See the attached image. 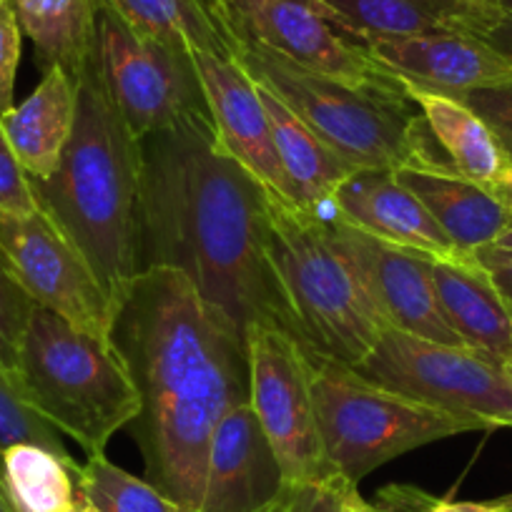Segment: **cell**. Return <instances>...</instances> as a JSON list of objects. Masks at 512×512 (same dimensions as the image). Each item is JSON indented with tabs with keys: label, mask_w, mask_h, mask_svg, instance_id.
<instances>
[{
	"label": "cell",
	"mask_w": 512,
	"mask_h": 512,
	"mask_svg": "<svg viewBox=\"0 0 512 512\" xmlns=\"http://www.w3.org/2000/svg\"><path fill=\"white\" fill-rule=\"evenodd\" d=\"M490 189H492V194H495L497 199H500L502 204L512 211V164L507 166L505 174H502L500 179L490 186Z\"/></svg>",
	"instance_id": "cell-38"
},
{
	"label": "cell",
	"mask_w": 512,
	"mask_h": 512,
	"mask_svg": "<svg viewBox=\"0 0 512 512\" xmlns=\"http://www.w3.org/2000/svg\"><path fill=\"white\" fill-rule=\"evenodd\" d=\"M96 63L139 141L189 113L209 111L194 53L141 36L103 0H96Z\"/></svg>",
	"instance_id": "cell-9"
},
{
	"label": "cell",
	"mask_w": 512,
	"mask_h": 512,
	"mask_svg": "<svg viewBox=\"0 0 512 512\" xmlns=\"http://www.w3.org/2000/svg\"><path fill=\"white\" fill-rule=\"evenodd\" d=\"M269 256L309 357L352 369L364 362L390 327L334 241L327 216L269 194Z\"/></svg>",
	"instance_id": "cell-6"
},
{
	"label": "cell",
	"mask_w": 512,
	"mask_h": 512,
	"mask_svg": "<svg viewBox=\"0 0 512 512\" xmlns=\"http://www.w3.org/2000/svg\"><path fill=\"white\" fill-rule=\"evenodd\" d=\"M234 58L354 169L450 164L437 156L440 146L422 113L412 111L410 98L304 71L241 38Z\"/></svg>",
	"instance_id": "cell-4"
},
{
	"label": "cell",
	"mask_w": 512,
	"mask_h": 512,
	"mask_svg": "<svg viewBox=\"0 0 512 512\" xmlns=\"http://www.w3.org/2000/svg\"><path fill=\"white\" fill-rule=\"evenodd\" d=\"M194 63L221 146L269 194L294 206L287 174L274 146L272 123L254 78L236 58L194 53Z\"/></svg>",
	"instance_id": "cell-14"
},
{
	"label": "cell",
	"mask_w": 512,
	"mask_h": 512,
	"mask_svg": "<svg viewBox=\"0 0 512 512\" xmlns=\"http://www.w3.org/2000/svg\"><path fill=\"white\" fill-rule=\"evenodd\" d=\"M78 106L61 166L31 179L38 209L68 236L96 274L113 312L141 274V141L118 113L96 63L76 78Z\"/></svg>",
	"instance_id": "cell-3"
},
{
	"label": "cell",
	"mask_w": 512,
	"mask_h": 512,
	"mask_svg": "<svg viewBox=\"0 0 512 512\" xmlns=\"http://www.w3.org/2000/svg\"><path fill=\"white\" fill-rule=\"evenodd\" d=\"M312 390L329 465L354 487L405 452L445 437L482 432L475 422L377 387L329 357H312Z\"/></svg>",
	"instance_id": "cell-7"
},
{
	"label": "cell",
	"mask_w": 512,
	"mask_h": 512,
	"mask_svg": "<svg viewBox=\"0 0 512 512\" xmlns=\"http://www.w3.org/2000/svg\"><path fill=\"white\" fill-rule=\"evenodd\" d=\"M492 505L497 507V512H512V492L500 497H492Z\"/></svg>",
	"instance_id": "cell-42"
},
{
	"label": "cell",
	"mask_w": 512,
	"mask_h": 512,
	"mask_svg": "<svg viewBox=\"0 0 512 512\" xmlns=\"http://www.w3.org/2000/svg\"><path fill=\"white\" fill-rule=\"evenodd\" d=\"M259 93H262L264 108H267L269 123H272L274 146H277L279 161L287 174L294 206L322 214L339 184H344L357 169L344 161L337 151L329 149L274 93L262 86H259Z\"/></svg>",
	"instance_id": "cell-22"
},
{
	"label": "cell",
	"mask_w": 512,
	"mask_h": 512,
	"mask_svg": "<svg viewBox=\"0 0 512 512\" xmlns=\"http://www.w3.org/2000/svg\"><path fill=\"white\" fill-rule=\"evenodd\" d=\"M374 505L384 512H497L492 500H442L410 485L384 487Z\"/></svg>",
	"instance_id": "cell-30"
},
{
	"label": "cell",
	"mask_w": 512,
	"mask_h": 512,
	"mask_svg": "<svg viewBox=\"0 0 512 512\" xmlns=\"http://www.w3.org/2000/svg\"><path fill=\"white\" fill-rule=\"evenodd\" d=\"M297 492H299V487H289V490L284 492L277 502H272V505L264 507V510H259V512H297Z\"/></svg>",
	"instance_id": "cell-39"
},
{
	"label": "cell",
	"mask_w": 512,
	"mask_h": 512,
	"mask_svg": "<svg viewBox=\"0 0 512 512\" xmlns=\"http://www.w3.org/2000/svg\"><path fill=\"white\" fill-rule=\"evenodd\" d=\"M364 46L374 61L397 78L445 96L460 98L475 88L512 81L510 63L470 33L372 38Z\"/></svg>",
	"instance_id": "cell-16"
},
{
	"label": "cell",
	"mask_w": 512,
	"mask_h": 512,
	"mask_svg": "<svg viewBox=\"0 0 512 512\" xmlns=\"http://www.w3.org/2000/svg\"><path fill=\"white\" fill-rule=\"evenodd\" d=\"M11 6L43 71L58 66L78 78L96 48V0H11Z\"/></svg>",
	"instance_id": "cell-25"
},
{
	"label": "cell",
	"mask_w": 512,
	"mask_h": 512,
	"mask_svg": "<svg viewBox=\"0 0 512 512\" xmlns=\"http://www.w3.org/2000/svg\"><path fill=\"white\" fill-rule=\"evenodd\" d=\"M236 36L284 61L357 88L405 96L402 81L369 56L322 0H224ZM407 98V96H405Z\"/></svg>",
	"instance_id": "cell-11"
},
{
	"label": "cell",
	"mask_w": 512,
	"mask_h": 512,
	"mask_svg": "<svg viewBox=\"0 0 512 512\" xmlns=\"http://www.w3.org/2000/svg\"><path fill=\"white\" fill-rule=\"evenodd\" d=\"M367 382L485 430L512 427V379L505 364L465 344H440L384 329L354 367Z\"/></svg>",
	"instance_id": "cell-8"
},
{
	"label": "cell",
	"mask_w": 512,
	"mask_h": 512,
	"mask_svg": "<svg viewBox=\"0 0 512 512\" xmlns=\"http://www.w3.org/2000/svg\"><path fill=\"white\" fill-rule=\"evenodd\" d=\"M492 3H495V8L502 13V16L512 18V0H492Z\"/></svg>",
	"instance_id": "cell-44"
},
{
	"label": "cell",
	"mask_w": 512,
	"mask_h": 512,
	"mask_svg": "<svg viewBox=\"0 0 512 512\" xmlns=\"http://www.w3.org/2000/svg\"><path fill=\"white\" fill-rule=\"evenodd\" d=\"M460 101H465L492 128L512 164V81L467 91Z\"/></svg>",
	"instance_id": "cell-31"
},
{
	"label": "cell",
	"mask_w": 512,
	"mask_h": 512,
	"mask_svg": "<svg viewBox=\"0 0 512 512\" xmlns=\"http://www.w3.org/2000/svg\"><path fill=\"white\" fill-rule=\"evenodd\" d=\"M0 254L38 307L73 327L111 337L113 307L81 251L46 211L18 216L0 211Z\"/></svg>",
	"instance_id": "cell-12"
},
{
	"label": "cell",
	"mask_w": 512,
	"mask_h": 512,
	"mask_svg": "<svg viewBox=\"0 0 512 512\" xmlns=\"http://www.w3.org/2000/svg\"><path fill=\"white\" fill-rule=\"evenodd\" d=\"M327 216L329 231L339 249L357 269L379 317L390 329L440 344H462L445 322L435 284L430 277V254L382 241L339 216Z\"/></svg>",
	"instance_id": "cell-13"
},
{
	"label": "cell",
	"mask_w": 512,
	"mask_h": 512,
	"mask_svg": "<svg viewBox=\"0 0 512 512\" xmlns=\"http://www.w3.org/2000/svg\"><path fill=\"white\" fill-rule=\"evenodd\" d=\"M73 477L76 490L98 512H196L171 500L151 482L108 462L106 455H88Z\"/></svg>",
	"instance_id": "cell-27"
},
{
	"label": "cell",
	"mask_w": 512,
	"mask_h": 512,
	"mask_svg": "<svg viewBox=\"0 0 512 512\" xmlns=\"http://www.w3.org/2000/svg\"><path fill=\"white\" fill-rule=\"evenodd\" d=\"M395 176L425 204L450 244L462 254L495 244L510 221V209L490 186L467 179L452 164L405 166Z\"/></svg>",
	"instance_id": "cell-19"
},
{
	"label": "cell",
	"mask_w": 512,
	"mask_h": 512,
	"mask_svg": "<svg viewBox=\"0 0 512 512\" xmlns=\"http://www.w3.org/2000/svg\"><path fill=\"white\" fill-rule=\"evenodd\" d=\"M16 382L86 455H103L108 440L141 412L134 379L113 339L73 327L46 307H36L26 329Z\"/></svg>",
	"instance_id": "cell-5"
},
{
	"label": "cell",
	"mask_w": 512,
	"mask_h": 512,
	"mask_svg": "<svg viewBox=\"0 0 512 512\" xmlns=\"http://www.w3.org/2000/svg\"><path fill=\"white\" fill-rule=\"evenodd\" d=\"M0 512H21L16 507V502H13L11 492H8L6 487V480H3V475H0Z\"/></svg>",
	"instance_id": "cell-40"
},
{
	"label": "cell",
	"mask_w": 512,
	"mask_h": 512,
	"mask_svg": "<svg viewBox=\"0 0 512 512\" xmlns=\"http://www.w3.org/2000/svg\"><path fill=\"white\" fill-rule=\"evenodd\" d=\"M480 38L487 46L495 48V51L512 66V18L502 16L500 13V16L480 33Z\"/></svg>",
	"instance_id": "cell-36"
},
{
	"label": "cell",
	"mask_w": 512,
	"mask_h": 512,
	"mask_svg": "<svg viewBox=\"0 0 512 512\" xmlns=\"http://www.w3.org/2000/svg\"><path fill=\"white\" fill-rule=\"evenodd\" d=\"M324 211L395 246L432 256L462 254L395 169H357L339 184Z\"/></svg>",
	"instance_id": "cell-17"
},
{
	"label": "cell",
	"mask_w": 512,
	"mask_h": 512,
	"mask_svg": "<svg viewBox=\"0 0 512 512\" xmlns=\"http://www.w3.org/2000/svg\"><path fill=\"white\" fill-rule=\"evenodd\" d=\"M0 211L18 216H28L38 211L31 176L26 174L16 151L8 144L3 128H0Z\"/></svg>",
	"instance_id": "cell-32"
},
{
	"label": "cell",
	"mask_w": 512,
	"mask_h": 512,
	"mask_svg": "<svg viewBox=\"0 0 512 512\" xmlns=\"http://www.w3.org/2000/svg\"><path fill=\"white\" fill-rule=\"evenodd\" d=\"M430 277L445 322L460 342L505 364L512 357V314L475 256L430 254Z\"/></svg>",
	"instance_id": "cell-18"
},
{
	"label": "cell",
	"mask_w": 512,
	"mask_h": 512,
	"mask_svg": "<svg viewBox=\"0 0 512 512\" xmlns=\"http://www.w3.org/2000/svg\"><path fill=\"white\" fill-rule=\"evenodd\" d=\"M141 272L186 274L241 342L254 327L302 332L269 256V191L221 146L209 111L141 139Z\"/></svg>",
	"instance_id": "cell-1"
},
{
	"label": "cell",
	"mask_w": 512,
	"mask_h": 512,
	"mask_svg": "<svg viewBox=\"0 0 512 512\" xmlns=\"http://www.w3.org/2000/svg\"><path fill=\"white\" fill-rule=\"evenodd\" d=\"M71 512H98V510H96V507L91 505V502L86 500V497L81 495V492H78V497H76V505L71 507Z\"/></svg>",
	"instance_id": "cell-43"
},
{
	"label": "cell",
	"mask_w": 512,
	"mask_h": 512,
	"mask_svg": "<svg viewBox=\"0 0 512 512\" xmlns=\"http://www.w3.org/2000/svg\"><path fill=\"white\" fill-rule=\"evenodd\" d=\"M246 357L249 402L287 485L304 487L339 477L324 452L307 349L292 334L259 324L246 337Z\"/></svg>",
	"instance_id": "cell-10"
},
{
	"label": "cell",
	"mask_w": 512,
	"mask_h": 512,
	"mask_svg": "<svg viewBox=\"0 0 512 512\" xmlns=\"http://www.w3.org/2000/svg\"><path fill=\"white\" fill-rule=\"evenodd\" d=\"M0 3H3V0H0Z\"/></svg>",
	"instance_id": "cell-46"
},
{
	"label": "cell",
	"mask_w": 512,
	"mask_h": 512,
	"mask_svg": "<svg viewBox=\"0 0 512 512\" xmlns=\"http://www.w3.org/2000/svg\"><path fill=\"white\" fill-rule=\"evenodd\" d=\"M505 372H507V377L512 379V357L505 362Z\"/></svg>",
	"instance_id": "cell-45"
},
{
	"label": "cell",
	"mask_w": 512,
	"mask_h": 512,
	"mask_svg": "<svg viewBox=\"0 0 512 512\" xmlns=\"http://www.w3.org/2000/svg\"><path fill=\"white\" fill-rule=\"evenodd\" d=\"M287 490L282 465L251 402L231 405L211 435L201 512H259Z\"/></svg>",
	"instance_id": "cell-15"
},
{
	"label": "cell",
	"mask_w": 512,
	"mask_h": 512,
	"mask_svg": "<svg viewBox=\"0 0 512 512\" xmlns=\"http://www.w3.org/2000/svg\"><path fill=\"white\" fill-rule=\"evenodd\" d=\"M111 339L141 400L128 430L144 457V480L201 512L211 435L231 405L249 400L246 344L189 277L169 267L136 277L113 314Z\"/></svg>",
	"instance_id": "cell-2"
},
{
	"label": "cell",
	"mask_w": 512,
	"mask_h": 512,
	"mask_svg": "<svg viewBox=\"0 0 512 512\" xmlns=\"http://www.w3.org/2000/svg\"><path fill=\"white\" fill-rule=\"evenodd\" d=\"M349 482L342 477L317 482V485H304L297 492V512H342L344 492L349 490Z\"/></svg>",
	"instance_id": "cell-34"
},
{
	"label": "cell",
	"mask_w": 512,
	"mask_h": 512,
	"mask_svg": "<svg viewBox=\"0 0 512 512\" xmlns=\"http://www.w3.org/2000/svg\"><path fill=\"white\" fill-rule=\"evenodd\" d=\"M76 465L38 445H13L0 455V475L21 512H71L76 505Z\"/></svg>",
	"instance_id": "cell-26"
},
{
	"label": "cell",
	"mask_w": 512,
	"mask_h": 512,
	"mask_svg": "<svg viewBox=\"0 0 512 512\" xmlns=\"http://www.w3.org/2000/svg\"><path fill=\"white\" fill-rule=\"evenodd\" d=\"M480 267L485 269L487 274L495 282L497 292H500L502 302L507 304L512 314V251L507 249H497V246H482V249L472 251Z\"/></svg>",
	"instance_id": "cell-35"
},
{
	"label": "cell",
	"mask_w": 512,
	"mask_h": 512,
	"mask_svg": "<svg viewBox=\"0 0 512 512\" xmlns=\"http://www.w3.org/2000/svg\"><path fill=\"white\" fill-rule=\"evenodd\" d=\"M38 304L13 274L6 256L0 254V369L16 379L18 354Z\"/></svg>",
	"instance_id": "cell-29"
},
{
	"label": "cell",
	"mask_w": 512,
	"mask_h": 512,
	"mask_svg": "<svg viewBox=\"0 0 512 512\" xmlns=\"http://www.w3.org/2000/svg\"><path fill=\"white\" fill-rule=\"evenodd\" d=\"M402 81V78H400ZM405 96L420 108L445 159L467 179L492 186L510 166L492 128L465 101L402 81Z\"/></svg>",
	"instance_id": "cell-24"
},
{
	"label": "cell",
	"mask_w": 512,
	"mask_h": 512,
	"mask_svg": "<svg viewBox=\"0 0 512 512\" xmlns=\"http://www.w3.org/2000/svg\"><path fill=\"white\" fill-rule=\"evenodd\" d=\"M492 246H497V249L512 251V211H510V221H507V226L502 229V234L497 236V241Z\"/></svg>",
	"instance_id": "cell-41"
},
{
	"label": "cell",
	"mask_w": 512,
	"mask_h": 512,
	"mask_svg": "<svg viewBox=\"0 0 512 512\" xmlns=\"http://www.w3.org/2000/svg\"><path fill=\"white\" fill-rule=\"evenodd\" d=\"M76 106V78L56 66L43 71L36 91L21 106H13L0 118L8 144L31 179H51L61 166L76 126Z\"/></svg>",
	"instance_id": "cell-21"
},
{
	"label": "cell",
	"mask_w": 512,
	"mask_h": 512,
	"mask_svg": "<svg viewBox=\"0 0 512 512\" xmlns=\"http://www.w3.org/2000/svg\"><path fill=\"white\" fill-rule=\"evenodd\" d=\"M21 43L23 31L18 26L11 0H3L0 3V118L16 106L13 91H16L18 63H21Z\"/></svg>",
	"instance_id": "cell-33"
},
{
	"label": "cell",
	"mask_w": 512,
	"mask_h": 512,
	"mask_svg": "<svg viewBox=\"0 0 512 512\" xmlns=\"http://www.w3.org/2000/svg\"><path fill=\"white\" fill-rule=\"evenodd\" d=\"M342 512H384V510L374 505V502L364 500V497L357 492V487H349V490L344 492Z\"/></svg>",
	"instance_id": "cell-37"
},
{
	"label": "cell",
	"mask_w": 512,
	"mask_h": 512,
	"mask_svg": "<svg viewBox=\"0 0 512 512\" xmlns=\"http://www.w3.org/2000/svg\"><path fill=\"white\" fill-rule=\"evenodd\" d=\"M344 28L372 38L480 33L500 16L492 0H322Z\"/></svg>",
	"instance_id": "cell-20"
},
{
	"label": "cell",
	"mask_w": 512,
	"mask_h": 512,
	"mask_svg": "<svg viewBox=\"0 0 512 512\" xmlns=\"http://www.w3.org/2000/svg\"><path fill=\"white\" fill-rule=\"evenodd\" d=\"M128 26L166 46L219 58L236 56L224 0H103Z\"/></svg>",
	"instance_id": "cell-23"
},
{
	"label": "cell",
	"mask_w": 512,
	"mask_h": 512,
	"mask_svg": "<svg viewBox=\"0 0 512 512\" xmlns=\"http://www.w3.org/2000/svg\"><path fill=\"white\" fill-rule=\"evenodd\" d=\"M13 445H38L76 465L61 432L26 400L16 379L0 369V455Z\"/></svg>",
	"instance_id": "cell-28"
}]
</instances>
